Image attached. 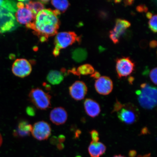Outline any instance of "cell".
<instances>
[{
    "label": "cell",
    "instance_id": "6da1fadb",
    "mask_svg": "<svg viewBox=\"0 0 157 157\" xmlns=\"http://www.w3.org/2000/svg\"><path fill=\"white\" fill-rule=\"evenodd\" d=\"M60 14L56 10L43 9L37 13L34 21L26 26L33 29L41 42H44L49 37L57 34L60 25L58 16Z\"/></svg>",
    "mask_w": 157,
    "mask_h": 157
},
{
    "label": "cell",
    "instance_id": "7a4b0ae2",
    "mask_svg": "<svg viewBox=\"0 0 157 157\" xmlns=\"http://www.w3.org/2000/svg\"><path fill=\"white\" fill-rule=\"evenodd\" d=\"M140 88L136 94L141 106L146 109H154L157 105L156 88L146 83L141 84Z\"/></svg>",
    "mask_w": 157,
    "mask_h": 157
},
{
    "label": "cell",
    "instance_id": "3957f363",
    "mask_svg": "<svg viewBox=\"0 0 157 157\" xmlns=\"http://www.w3.org/2000/svg\"><path fill=\"white\" fill-rule=\"evenodd\" d=\"M54 40L55 47L52 54L55 57L59 56L60 51L71 46L76 42L79 43L80 37L73 31L62 32L56 35Z\"/></svg>",
    "mask_w": 157,
    "mask_h": 157
},
{
    "label": "cell",
    "instance_id": "277c9868",
    "mask_svg": "<svg viewBox=\"0 0 157 157\" xmlns=\"http://www.w3.org/2000/svg\"><path fill=\"white\" fill-rule=\"evenodd\" d=\"M29 101L37 109L45 110L51 107L52 97L41 88H33L29 92Z\"/></svg>",
    "mask_w": 157,
    "mask_h": 157
},
{
    "label": "cell",
    "instance_id": "5b68a950",
    "mask_svg": "<svg viewBox=\"0 0 157 157\" xmlns=\"http://www.w3.org/2000/svg\"><path fill=\"white\" fill-rule=\"evenodd\" d=\"M117 113L120 121L125 124H132L136 122L139 118V110L132 103L123 104V107Z\"/></svg>",
    "mask_w": 157,
    "mask_h": 157
},
{
    "label": "cell",
    "instance_id": "8992f818",
    "mask_svg": "<svg viewBox=\"0 0 157 157\" xmlns=\"http://www.w3.org/2000/svg\"><path fill=\"white\" fill-rule=\"evenodd\" d=\"M13 14L7 10L0 8V33L10 32L18 26Z\"/></svg>",
    "mask_w": 157,
    "mask_h": 157
},
{
    "label": "cell",
    "instance_id": "52a82bcc",
    "mask_svg": "<svg viewBox=\"0 0 157 157\" xmlns=\"http://www.w3.org/2000/svg\"><path fill=\"white\" fill-rule=\"evenodd\" d=\"M135 67L134 62L129 57L117 59L116 68L119 78L130 75L134 71Z\"/></svg>",
    "mask_w": 157,
    "mask_h": 157
},
{
    "label": "cell",
    "instance_id": "ba28073f",
    "mask_svg": "<svg viewBox=\"0 0 157 157\" xmlns=\"http://www.w3.org/2000/svg\"><path fill=\"white\" fill-rule=\"evenodd\" d=\"M31 133L33 137L37 140H46L50 136L52 128L49 124L46 121H39L33 125Z\"/></svg>",
    "mask_w": 157,
    "mask_h": 157
},
{
    "label": "cell",
    "instance_id": "9c48e42d",
    "mask_svg": "<svg viewBox=\"0 0 157 157\" xmlns=\"http://www.w3.org/2000/svg\"><path fill=\"white\" fill-rule=\"evenodd\" d=\"M17 10L15 12V19L18 23L26 25L34 21L35 17L30 10L25 6L22 1L17 3Z\"/></svg>",
    "mask_w": 157,
    "mask_h": 157
},
{
    "label": "cell",
    "instance_id": "30bf717a",
    "mask_svg": "<svg viewBox=\"0 0 157 157\" xmlns=\"http://www.w3.org/2000/svg\"><path fill=\"white\" fill-rule=\"evenodd\" d=\"M32 68L31 64L26 59H17L15 61L12 65V71L16 76L24 78L31 73Z\"/></svg>",
    "mask_w": 157,
    "mask_h": 157
},
{
    "label": "cell",
    "instance_id": "8fae6325",
    "mask_svg": "<svg viewBox=\"0 0 157 157\" xmlns=\"http://www.w3.org/2000/svg\"><path fill=\"white\" fill-rule=\"evenodd\" d=\"M131 25L130 22L126 20L120 18L116 19L114 27L109 32V38L114 44H116L119 43L121 35Z\"/></svg>",
    "mask_w": 157,
    "mask_h": 157
},
{
    "label": "cell",
    "instance_id": "7c38bea8",
    "mask_svg": "<svg viewBox=\"0 0 157 157\" xmlns=\"http://www.w3.org/2000/svg\"><path fill=\"white\" fill-rule=\"evenodd\" d=\"M88 88L86 84L83 81L75 82L69 88V92L71 97L76 101L83 99L87 94Z\"/></svg>",
    "mask_w": 157,
    "mask_h": 157
},
{
    "label": "cell",
    "instance_id": "4fadbf2b",
    "mask_svg": "<svg viewBox=\"0 0 157 157\" xmlns=\"http://www.w3.org/2000/svg\"><path fill=\"white\" fill-rule=\"evenodd\" d=\"M95 87L96 91L99 94L103 95H108L113 91V82L108 76H101L96 80Z\"/></svg>",
    "mask_w": 157,
    "mask_h": 157
},
{
    "label": "cell",
    "instance_id": "5bb4252c",
    "mask_svg": "<svg viewBox=\"0 0 157 157\" xmlns=\"http://www.w3.org/2000/svg\"><path fill=\"white\" fill-rule=\"evenodd\" d=\"M50 119L55 124L58 125L63 124L68 119L67 112L62 107L55 108L51 111Z\"/></svg>",
    "mask_w": 157,
    "mask_h": 157
},
{
    "label": "cell",
    "instance_id": "9a60e30c",
    "mask_svg": "<svg viewBox=\"0 0 157 157\" xmlns=\"http://www.w3.org/2000/svg\"><path fill=\"white\" fill-rule=\"evenodd\" d=\"M84 105L86 113L90 117H97L101 113V107L99 104L94 100L86 99L84 101Z\"/></svg>",
    "mask_w": 157,
    "mask_h": 157
},
{
    "label": "cell",
    "instance_id": "2e32d148",
    "mask_svg": "<svg viewBox=\"0 0 157 157\" xmlns=\"http://www.w3.org/2000/svg\"><path fill=\"white\" fill-rule=\"evenodd\" d=\"M106 150L105 145L99 142L92 141L88 148V152L91 157H100L105 154Z\"/></svg>",
    "mask_w": 157,
    "mask_h": 157
},
{
    "label": "cell",
    "instance_id": "e0dca14e",
    "mask_svg": "<svg viewBox=\"0 0 157 157\" xmlns=\"http://www.w3.org/2000/svg\"><path fill=\"white\" fill-rule=\"evenodd\" d=\"M32 127L28 121H21L18 124L17 131H15V135L21 137L29 136L32 131Z\"/></svg>",
    "mask_w": 157,
    "mask_h": 157
},
{
    "label": "cell",
    "instance_id": "ac0fdd59",
    "mask_svg": "<svg viewBox=\"0 0 157 157\" xmlns=\"http://www.w3.org/2000/svg\"><path fill=\"white\" fill-rule=\"evenodd\" d=\"M70 72L75 75L79 76L81 75H92L95 72V70L91 65L86 64L78 67L77 69L72 68L70 71Z\"/></svg>",
    "mask_w": 157,
    "mask_h": 157
},
{
    "label": "cell",
    "instance_id": "d6986e66",
    "mask_svg": "<svg viewBox=\"0 0 157 157\" xmlns=\"http://www.w3.org/2000/svg\"><path fill=\"white\" fill-rule=\"evenodd\" d=\"M64 77L62 72L56 70H51L47 76V80L52 85H58L63 81Z\"/></svg>",
    "mask_w": 157,
    "mask_h": 157
},
{
    "label": "cell",
    "instance_id": "ffe728a7",
    "mask_svg": "<svg viewBox=\"0 0 157 157\" xmlns=\"http://www.w3.org/2000/svg\"><path fill=\"white\" fill-rule=\"evenodd\" d=\"M25 6L30 10L35 17L39 12L44 9V4L39 1H23Z\"/></svg>",
    "mask_w": 157,
    "mask_h": 157
},
{
    "label": "cell",
    "instance_id": "44dd1931",
    "mask_svg": "<svg viewBox=\"0 0 157 157\" xmlns=\"http://www.w3.org/2000/svg\"><path fill=\"white\" fill-rule=\"evenodd\" d=\"M17 3L13 1H2L0 0V8L7 10L14 13L17 10Z\"/></svg>",
    "mask_w": 157,
    "mask_h": 157
},
{
    "label": "cell",
    "instance_id": "7402d4cb",
    "mask_svg": "<svg viewBox=\"0 0 157 157\" xmlns=\"http://www.w3.org/2000/svg\"><path fill=\"white\" fill-rule=\"evenodd\" d=\"M88 53L85 49L78 48L74 51L73 58L76 62H82L87 58Z\"/></svg>",
    "mask_w": 157,
    "mask_h": 157
},
{
    "label": "cell",
    "instance_id": "603a6c76",
    "mask_svg": "<svg viewBox=\"0 0 157 157\" xmlns=\"http://www.w3.org/2000/svg\"><path fill=\"white\" fill-rule=\"evenodd\" d=\"M51 3L56 10L62 12H64L69 7L70 3L67 1H52Z\"/></svg>",
    "mask_w": 157,
    "mask_h": 157
},
{
    "label": "cell",
    "instance_id": "cb8c5ba5",
    "mask_svg": "<svg viewBox=\"0 0 157 157\" xmlns=\"http://www.w3.org/2000/svg\"><path fill=\"white\" fill-rule=\"evenodd\" d=\"M157 15H153L148 22L149 28L152 32L156 33L157 30Z\"/></svg>",
    "mask_w": 157,
    "mask_h": 157
},
{
    "label": "cell",
    "instance_id": "d4e9b609",
    "mask_svg": "<svg viewBox=\"0 0 157 157\" xmlns=\"http://www.w3.org/2000/svg\"><path fill=\"white\" fill-rule=\"evenodd\" d=\"M157 67L153 68L151 71L150 73V77L151 80L155 85L157 84Z\"/></svg>",
    "mask_w": 157,
    "mask_h": 157
},
{
    "label": "cell",
    "instance_id": "484cf974",
    "mask_svg": "<svg viewBox=\"0 0 157 157\" xmlns=\"http://www.w3.org/2000/svg\"><path fill=\"white\" fill-rule=\"evenodd\" d=\"M91 137L92 141L94 142H99V134L97 131L95 130H92L90 132Z\"/></svg>",
    "mask_w": 157,
    "mask_h": 157
},
{
    "label": "cell",
    "instance_id": "4316f807",
    "mask_svg": "<svg viewBox=\"0 0 157 157\" xmlns=\"http://www.w3.org/2000/svg\"><path fill=\"white\" fill-rule=\"evenodd\" d=\"M26 112L27 115L30 117H34L35 115V108L32 106L27 107Z\"/></svg>",
    "mask_w": 157,
    "mask_h": 157
},
{
    "label": "cell",
    "instance_id": "83f0119b",
    "mask_svg": "<svg viewBox=\"0 0 157 157\" xmlns=\"http://www.w3.org/2000/svg\"><path fill=\"white\" fill-rule=\"evenodd\" d=\"M123 104H121L117 100V101L114 105L113 112L114 113L116 112H117L123 107Z\"/></svg>",
    "mask_w": 157,
    "mask_h": 157
},
{
    "label": "cell",
    "instance_id": "f1b7e54d",
    "mask_svg": "<svg viewBox=\"0 0 157 157\" xmlns=\"http://www.w3.org/2000/svg\"><path fill=\"white\" fill-rule=\"evenodd\" d=\"M136 10L139 12L142 13L143 12H146L148 11V9L146 5H142L137 6L136 7Z\"/></svg>",
    "mask_w": 157,
    "mask_h": 157
},
{
    "label": "cell",
    "instance_id": "f546056e",
    "mask_svg": "<svg viewBox=\"0 0 157 157\" xmlns=\"http://www.w3.org/2000/svg\"><path fill=\"white\" fill-rule=\"evenodd\" d=\"M101 74H100L99 72L95 71L93 74L91 75V77L94 78H95V79H98L101 77Z\"/></svg>",
    "mask_w": 157,
    "mask_h": 157
},
{
    "label": "cell",
    "instance_id": "4dcf8cb0",
    "mask_svg": "<svg viewBox=\"0 0 157 157\" xmlns=\"http://www.w3.org/2000/svg\"><path fill=\"white\" fill-rule=\"evenodd\" d=\"M157 41L155 40H153L151 41L150 43V46L151 48H156L157 46Z\"/></svg>",
    "mask_w": 157,
    "mask_h": 157
},
{
    "label": "cell",
    "instance_id": "1f68e13d",
    "mask_svg": "<svg viewBox=\"0 0 157 157\" xmlns=\"http://www.w3.org/2000/svg\"><path fill=\"white\" fill-rule=\"evenodd\" d=\"M58 142L59 143H62L65 140V137L63 135H60L58 137Z\"/></svg>",
    "mask_w": 157,
    "mask_h": 157
},
{
    "label": "cell",
    "instance_id": "d6a6232c",
    "mask_svg": "<svg viewBox=\"0 0 157 157\" xmlns=\"http://www.w3.org/2000/svg\"><path fill=\"white\" fill-rule=\"evenodd\" d=\"M137 152L135 150H131L129 153V157H135L136 156Z\"/></svg>",
    "mask_w": 157,
    "mask_h": 157
},
{
    "label": "cell",
    "instance_id": "836d02e7",
    "mask_svg": "<svg viewBox=\"0 0 157 157\" xmlns=\"http://www.w3.org/2000/svg\"><path fill=\"white\" fill-rule=\"evenodd\" d=\"M149 133L148 129L146 127H144L142 129L141 131V135H145L148 134Z\"/></svg>",
    "mask_w": 157,
    "mask_h": 157
},
{
    "label": "cell",
    "instance_id": "e575fe53",
    "mask_svg": "<svg viewBox=\"0 0 157 157\" xmlns=\"http://www.w3.org/2000/svg\"><path fill=\"white\" fill-rule=\"evenodd\" d=\"M134 1H124V4L125 6H130L132 5L133 2H134Z\"/></svg>",
    "mask_w": 157,
    "mask_h": 157
},
{
    "label": "cell",
    "instance_id": "d590c367",
    "mask_svg": "<svg viewBox=\"0 0 157 157\" xmlns=\"http://www.w3.org/2000/svg\"><path fill=\"white\" fill-rule=\"evenodd\" d=\"M57 147L59 150H62L64 148V145L62 143H59L57 145Z\"/></svg>",
    "mask_w": 157,
    "mask_h": 157
},
{
    "label": "cell",
    "instance_id": "8d00e7d4",
    "mask_svg": "<svg viewBox=\"0 0 157 157\" xmlns=\"http://www.w3.org/2000/svg\"><path fill=\"white\" fill-rule=\"evenodd\" d=\"M58 141V139H57L56 137H53L51 139V142L53 144H56V143H57Z\"/></svg>",
    "mask_w": 157,
    "mask_h": 157
},
{
    "label": "cell",
    "instance_id": "74e56055",
    "mask_svg": "<svg viewBox=\"0 0 157 157\" xmlns=\"http://www.w3.org/2000/svg\"><path fill=\"white\" fill-rule=\"evenodd\" d=\"M153 16L152 13L150 12H148L146 14V17L147 18L150 19Z\"/></svg>",
    "mask_w": 157,
    "mask_h": 157
},
{
    "label": "cell",
    "instance_id": "f35d334b",
    "mask_svg": "<svg viewBox=\"0 0 157 157\" xmlns=\"http://www.w3.org/2000/svg\"><path fill=\"white\" fill-rule=\"evenodd\" d=\"M137 157H151L150 154L144 155H138Z\"/></svg>",
    "mask_w": 157,
    "mask_h": 157
},
{
    "label": "cell",
    "instance_id": "ab89813d",
    "mask_svg": "<svg viewBox=\"0 0 157 157\" xmlns=\"http://www.w3.org/2000/svg\"><path fill=\"white\" fill-rule=\"evenodd\" d=\"M129 82L130 84H132L133 80H134V78L132 77H130L128 78Z\"/></svg>",
    "mask_w": 157,
    "mask_h": 157
},
{
    "label": "cell",
    "instance_id": "60d3db41",
    "mask_svg": "<svg viewBox=\"0 0 157 157\" xmlns=\"http://www.w3.org/2000/svg\"><path fill=\"white\" fill-rule=\"evenodd\" d=\"M3 142V138L2 137V135L1 133H0V147L1 146Z\"/></svg>",
    "mask_w": 157,
    "mask_h": 157
},
{
    "label": "cell",
    "instance_id": "b9f144b4",
    "mask_svg": "<svg viewBox=\"0 0 157 157\" xmlns=\"http://www.w3.org/2000/svg\"><path fill=\"white\" fill-rule=\"evenodd\" d=\"M80 133H81V132H80V131H77V132H76L75 134L76 137H78V136H79V135H80Z\"/></svg>",
    "mask_w": 157,
    "mask_h": 157
},
{
    "label": "cell",
    "instance_id": "7bdbcfd3",
    "mask_svg": "<svg viewBox=\"0 0 157 157\" xmlns=\"http://www.w3.org/2000/svg\"><path fill=\"white\" fill-rule=\"evenodd\" d=\"M113 157H125L124 156L121 155H115Z\"/></svg>",
    "mask_w": 157,
    "mask_h": 157
},
{
    "label": "cell",
    "instance_id": "ee69618b",
    "mask_svg": "<svg viewBox=\"0 0 157 157\" xmlns=\"http://www.w3.org/2000/svg\"><path fill=\"white\" fill-rule=\"evenodd\" d=\"M76 157H82L81 156L78 155V156H76Z\"/></svg>",
    "mask_w": 157,
    "mask_h": 157
}]
</instances>
